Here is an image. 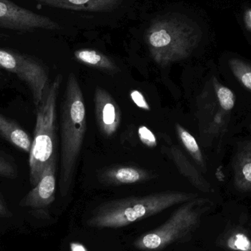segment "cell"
Instances as JSON below:
<instances>
[{
  "label": "cell",
  "instance_id": "obj_25",
  "mask_svg": "<svg viewBox=\"0 0 251 251\" xmlns=\"http://www.w3.org/2000/svg\"><path fill=\"white\" fill-rule=\"evenodd\" d=\"M245 24L246 27L251 30V10H248L245 14L244 17Z\"/></svg>",
  "mask_w": 251,
  "mask_h": 251
},
{
  "label": "cell",
  "instance_id": "obj_22",
  "mask_svg": "<svg viewBox=\"0 0 251 251\" xmlns=\"http://www.w3.org/2000/svg\"><path fill=\"white\" fill-rule=\"evenodd\" d=\"M130 97L133 102L142 110H146V111H151V107L148 101H146L143 94L137 90H133L130 92Z\"/></svg>",
  "mask_w": 251,
  "mask_h": 251
},
{
  "label": "cell",
  "instance_id": "obj_26",
  "mask_svg": "<svg viewBox=\"0 0 251 251\" xmlns=\"http://www.w3.org/2000/svg\"></svg>",
  "mask_w": 251,
  "mask_h": 251
},
{
  "label": "cell",
  "instance_id": "obj_16",
  "mask_svg": "<svg viewBox=\"0 0 251 251\" xmlns=\"http://www.w3.org/2000/svg\"><path fill=\"white\" fill-rule=\"evenodd\" d=\"M75 57L78 62L94 68L103 72L109 73H116L119 72L114 60H112L110 57L100 52L98 50L93 49H81L75 51Z\"/></svg>",
  "mask_w": 251,
  "mask_h": 251
},
{
  "label": "cell",
  "instance_id": "obj_18",
  "mask_svg": "<svg viewBox=\"0 0 251 251\" xmlns=\"http://www.w3.org/2000/svg\"><path fill=\"white\" fill-rule=\"evenodd\" d=\"M228 65L237 80L251 91V65L239 58L230 59Z\"/></svg>",
  "mask_w": 251,
  "mask_h": 251
},
{
  "label": "cell",
  "instance_id": "obj_3",
  "mask_svg": "<svg viewBox=\"0 0 251 251\" xmlns=\"http://www.w3.org/2000/svg\"><path fill=\"white\" fill-rule=\"evenodd\" d=\"M87 129L86 108L80 84L76 75L68 77L60 110L61 171L60 191L67 196L75 177V168Z\"/></svg>",
  "mask_w": 251,
  "mask_h": 251
},
{
  "label": "cell",
  "instance_id": "obj_20",
  "mask_svg": "<svg viewBox=\"0 0 251 251\" xmlns=\"http://www.w3.org/2000/svg\"><path fill=\"white\" fill-rule=\"evenodd\" d=\"M17 175V169L13 162L0 153V176L13 178Z\"/></svg>",
  "mask_w": 251,
  "mask_h": 251
},
{
  "label": "cell",
  "instance_id": "obj_1",
  "mask_svg": "<svg viewBox=\"0 0 251 251\" xmlns=\"http://www.w3.org/2000/svg\"><path fill=\"white\" fill-rule=\"evenodd\" d=\"M199 25L178 12L152 19L146 32V42L153 61L161 67L185 60L201 39Z\"/></svg>",
  "mask_w": 251,
  "mask_h": 251
},
{
  "label": "cell",
  "instance_id": "obj_17",
  "mask_svg": "<svg viewBox=\"0 0 251 251\" xmlns=\"http://www.w3.org/2000/svg\"><path fill=\"white\" fill-rule=\"evenodd\" d=\"M176 131L181 144L184 146L190 156L203 171H206V163L196 138L179 124L176 125Z\"/></svg>",
  "mask_w": 251,
  "mask_h": 251
},
{
  "label": "cell",
  "instance_id": "obj_2",
  "mask_svg": "<svg viewBox=\"0 0 251 251\" xmlns=\"http://www.w3.org/2000/svg\"><path fill=\"white\" fill-rule=\"evenodd\" d=\"M197 198L196 193L165 191L110 201L97 206L87 224L97 229L122 228Z\"/></svg>",
  "mask_w": 251,
  "mask_h": 251
},
{
  "label": "cell",
  "instance_id": "obj_7",
  "mask_svg": "<svg viewBox=\"0 0 251 251\" xmlns=\"http://www.w3.org/2000/svg\"><path fill=\"white\" fill-rule=\"evenodd\" d=\"M198 104L199 125L203 138L209 143L218 137L222 138L228 129L232 110L218 100L211 82L205 87Z\"/></svg>",
  "mask_w": 251,
  "mask_h": 251
},
{
  "label": "cell",
  "instance_id": "obj_12",
  "mask_svg": "<svg viewBox=\"0 0 251 251\" xmlns=\"http://www.w3.org/2000/svg\"><path fill=\"white\" fill-rule=\"evenodd\" d=\"M153 176L151 173L141 168L120 166L106 170L100 174V180L109 185H125L144 182Z\"/></svg>",
  "mask_w": 251,
  "mask_h": 251
},
{
  "label": "cell",
  "instance_id": "obj_24",
  "mask_svg": "<svg viewBox=\"0 0 251 251\" xmlns=\"http://www.w3.org/2000/svg\"><path fill=\"white\" fill-rule=\"evenodd\" d=\"M71 251H88L83 245L80 243H72L71 244Z\"/></svg>",
  "mask_w": 251,
  "mask_h": 251
},
{
  "label": "cell",
  "instance_id": "obj_10",
  "mask_svg": "<svg viewBox=\"0 0 251 251\" xmlns=\"http://www.w3.org/2000/svg\"><path fill=\"white\" fill-rule=\"evenodd\" d=\"M96 118L100 131L106 137L116 134L122 122V111L110 93L104 88L94 92Z\"/></svg>",
  "mask_w": 251,
  "mask_h": 251
},
{
  "label": "cell",
  "instance_id": "obj_13",
  "mask_svg": "<svg viewBox=\"0 0 251 251\" xmlns=\"http://www.w3.org/2000/svg\"><path fill=\"white\" fill-rule=\"evenodd\" d=\"M234 184L241 192L251 191V140L241 145L232 164Z\"/></svg>",
  "mask_w": 251,
  "mask_h": 251
},
{
  "label": "cell",
  "instance_id": "obj_14",
  "mask_svg": "<svg viewBox=\"0 0 251 251\" xmlns=\"http://www.w3.org/2000/svg\"><path fill=\"white\" fill-rule=\"evenodd\" d=\"M169 156L174 161L179 172L196 188L203 193H213L214 189L204 177L192 165L183 152L176 146L169 149Z\"/></svg>",
  "mask_w": 251,
  "mask_h": 251
},
{
  "label": "cell",
  "instance_id": "obj_5",
  "mask_svg": "<svg viewBox=\"0 0 251 251\" xmlns=\"http://www.w3.org/2000/svg\"><path fill=\"white\" fill-rule=\"evenodd\" d=\"M212 206L207 199L197 198L178 206L165 224L140 236L134 246L142 251H161L184 240L199 227Z\"/></svg>",
  "mask_w": 251,
  "mask_h": 251
},
{
  "label": "cell",
  "instance_id": "obj_15",
  "mask_svg": "<svg viewBox=\"0 0 251 251\" xmlns=\"http://www.w3.org/2000/svg\"><path fill=\"white\" fill-rule=\"evenodd\" d=\"M0 137L20 150L30 153L32 140L19 124L0 114Z\"/></svg>",
  "mask_w": 251,
  "mask_h": 251
},
{
  "label": "cell",
  "instance_id": "obj_4",
  "mask_svg": "<svg viewBox=\"0 0 251 251\" xmlns=\"http://www.w3.org/2000/svg\"><path fill=\"white\" fill-rule=\"evenodd\" d=\"M62 82L63 75H57L36 108V124L29 153V181L32 187L36 185L47 165L56 158V110Z\"/></svg>",
  "mask_w": 251,
  "mask_h": 251
},
{
  "label": "cell",
  "instance_id": "obj_8",
  "mask_svg": "<svg viewBox=\"0 0 251 251\" xmlns=\"http://www.w3.org/2000/svg\"><path fill=\"white\" fill-rule=\"evenodd\" d=\"M0 26L22 32L60 29V25L48 16L24 8L10 0H0Z\"/></svg>",
  "mask_w": 251,
  "mask_h": 251
},
{
  "label": "cell",
  "instance_id": "obj_11",
  "mask_svg": "<svg viewBox=\"0 0 251 251\" xmlns=\"http://www.w3.org/2000/svg\"><path fill=\"white\" fill-rule=\"evenodd\" d=\"M47 7L74 11L107 13L119 8L125 0H35Z\"/></svg>",
  "mask_w": 251,
  "mask_h": 251
},
{
  "label": "cell",
  "instance_id": "obj_6",
  "mask_svg": "<svg viewBox=\"0 0 251 251\" xmlns=\"http://www.w3.org/2000/svg\"><path fill=\"white\" fill-rule=\"evenodd\" d=\"M0 68L26 82L37 108L50 85L48 72L43 64L29 56L0 48Z\"/></svg>",
  "mask_w": 251,
  "mask_h": 251
},
{
  "label": "cell",
  "instance_id": "obj_19",
  "mask_svg": "<svg viewBox=\"0 0 251 251\" xmlns=\"http://www.w3.org/2000/svg\"><path fill=\"white\" fill-rule=\"evenodd\" d=\"M225 246L230 251H251V239L244 231H233L226 238Z\"/></svg>",
  "mask_w": 251,
  "mask_h": 251
},
{
  "label": "cell",
  "instance_id": "obj_23",
  "mask_svg": "<svg viewBox=\"0 0 251 251\" xmlns=\"http://www.w3.org/2000/svg\"><path fill=\"white\" fill-rule=\"evenodd\" d=\"M13 213L6 203L5 201L0 194V220L11 219Z\"/></svg>",
  "mask_w": 251,
  "mask_h": 251
},
{
  "label": "cell",
  "instance_id": "obj_9",
  "mask_svg": "<svg viewBox=\"0 0 251 251\" xmlns=\"http://www.w3.org/2000/svg\"><path fill=\"white\" fill-rule=\"evenodd\" d=\"M56 158L50 162L44 169L36 185L21 201L22 207L44 212L55 200Z\"/></svg>",
  "mask_w": 251,
  "mask_h": 251
},
{
  "label": "cell",
  "instance_id": "obj_21",
  "mask_svg": "<svg viewBox=\"0 0 251 251\" xmlns=\"http://www.w3.org/2000/svg\"><path fill=\"white\" fill-rule=\"evenodd\" d=\"M139 138L143 144L149 148H154L157 146L156 136L146 126H140L138 128Z\"/></svg>",
  "mask_w": 251,
  "mask_h": 251
}]
</instances>
